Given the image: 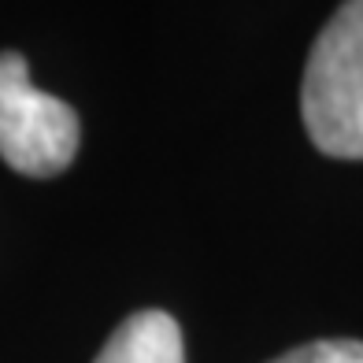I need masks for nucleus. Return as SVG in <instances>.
Segmentation results:
<instances>
[{"label": "nucleus", "instance_id": "1", "mask_svg": "<svg viewBox=\"0 0 363 363\" xmlns=\"http://www.w3.org/2000/svg\"><path fill=\"white\" fill-rule=\"evenodd\" d=\"M301 119L323 156L363 160V0L341 4L311 45Z\"/></svg>", "mask_w": 363, "mask_h": 363}, {"label": "nucleus", "instance_id": "2", "mask_svg": "<svg viewBox=\"0 0 363 363\" xmlns=\"http://www.w3.org/2000/svg\"><path fill=\"white\" fill-rule=\"evenodd\" d=\"M78 156V115L30 86L23 52H0V160L26 178H52Z\"/></svg>", "mask_w": 363, "mask_h": 363}, {"label": "nucleus", "instance_id": "3", "mask_svg": "<svg viewBox=\"0 0 363 363\" xmlns=\"http://www.w3.org/2000/svg\"><path fill=\"white\" fill-rule=\"evenodd\" d=\"M93 363H186L182 326L167 311H134L115 326V334Z\"/></svg>", "mask_w": 363, "mask_h": 363}, {"label": "nucleus", "instance_id": "4", "mask_svg": "<svg viewBox=\"0 0 363 363\" xmlns=\"http://www.w3.org/2000/svg\"><path fill=\"white\" fill-rule=\"evenodd\" d=\"M271 363H363V341H352V337L308 341L301 349H293Z\"/></svg>", "mask_w": 363, "mask_h": 363}]
</instances>
